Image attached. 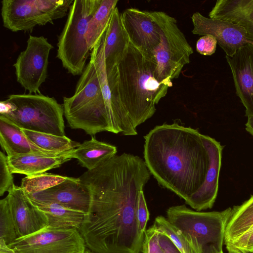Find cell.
I'll return each instance as SVG.
<instances>
[{"mask_svg":"<svg viewBox=\"0 0 253 253\" xmlns=\"http://www.w3.org/2000/svg\"><path fill=\"white\" fill-rule=\"evenodd\" d=\"M151 174L138 156L116 155L79 179L89 189L90 202L79 230L95 253H140L144 234L137 218L138 193Z\"/></svg>","mask_w":253,"mask_h":253,"instance_id":"obj_1","label":"cell"},{"mask_svg":"<svg viewBox=\"0 0 253 253\" xmlns=\"http://www.w3.org/2000/svg\"><path fill=\"white\" fill-rule=\"evenodd\" d=\"M202 135L175 121L156 126L144 137V161L150 173L185 203L201 188L209 166Z\"/></svg>","mask_w":253,"mask_h":253,"instance_id":"obj_2","label":"cell"},{"mask_svg":"<svg viewBox=\"0 0 253 253\" xmlns=\"http://www.w3.org/2000/svg\"><path fill=\"white\" fill-rule=\"evenodd\" d=\"M117 66L120 98L136 128L154 115L170 87L157 80L153 58L130 42Z\"/></svg>","mask_w":253,"mask_h":253,"instance_id":"obj_3","label":"cell"},{"mask_svg":"<svg viewBox=\"0 0 253 253\" xmlns=\"http://www.w3.org/2000/svg\"><path fill=\"white\" fill-rule=\"evenodd\" d=\"M62 105L64 116L71 128L82 129L92 136L102 131L110 132L99 75L91 54L74 94L64 97Z\"/></svg>","mask_w":253,"mask_h":253,"instance_id":"obj_4","label":"cell"},{"mask_svg":"<svg viewBox=\"0 0 253 253\" xmlns=\"http://www.w3.org/2000/svg\"><path fill=\"white\" fill-rule=\"evenodd\" d=\"M0 115L21 129L65 136L63 105L41 93L10 94L0 103Z\"/></svg>","mask_w":253,"mask_h":253,"instance_id":"obj_5","label":"cell"},{"mask_svg":"<svg viewBox=\"0 0 253 253\" xmlns=\"http://www.w3.org/2000/svg\"><path fill=\"white\" fill-rule=\"evenodd\" d=\"M231 212V208L202 212L182 205L169 207L167 218L181 232L196 253H223L225 229Z\"/></svg>","mask_w":253,"mask_h":253,"instance_id":"obj_6","label":"cell"},{"mask_svg":"<svg viewBox=\"0 0 253 253\" xmlns=\"http://www.w3.org/2000/svg\"><path fill=\"white\" fill-rule=\"evenodd\" d=\"M102 0H74L57 43V57L73 76L82 75L90 55L86 40L89 21Z\"/></svg>","mask_w":253,"mask_h":253,"instance_id":"obj_7","label":"cell"},{"mask_svg":"<svg viewBox=\"0 0 253 253\" xmlns=\"http://www.w3.org/2000/svg\"><path fill=\"white\" fill-rule=\"evenodd\" d=\"M149 13L161 31V42L152 56L156 64L155 75L159 81L171 87L172 80L177 79L183 67L190 63L193 49L174 17L163 11Z\"/></svg>","mask_w":253,"mask_h":253,"instance_id":"obj_8","label":"cell"},{"mask_svg":"<svg viewBox=\"0 0 253 253\" xmlns=\"http://www.w3.org/2000/svg\"><path fill=\"white\" fill-rule=\"evenodd\" d=\"M72 0H2L3 26L14 32L30 31L36 26L53 23L66 15Z\"/></svg>","mask_w":253,"mask_h":253,"instance_id":"obj_9","label":"cell"},{"mask_svg":"<svg viewBox=\"0 0 253 253\" xmlns=\"http://www.w3.org/2000/svg\"><path fill=\"white\" fill-rule=\"evenodd\" d=\"M90 54L94 57L99 75L101 95L108 119L110 132L120 133L126 136L136 135V128L133 126L120 98L117 65L106 69L101 41L93 48Z\"/></svg>","mask_w":253,"mask_h":253,"instance_id":"obj_10","label":"cell"},{"mask_svg":"<svg viewBox=\"0 0 253 253\" xmlns=\"http://www.w3.org/2000/svg\"><path fill=\"white\" fill-rule=\"evenodd\" d=\"M8 246L17 253H84L86 247L77 228L47 227L18 238Z\"/></svg>","mask_w":253,"mask_h":253,"instance_id":"obj_11","label":"cell"},{"mask_svg":"<svg viewBox=\"0 0 253 253\" xmlns=\"http://www.w3.org/2000/svg\"><path fill=\"white\" fill-rule=\"evenodd\" d=\"M53 48L43 36L30 35L26 48L13 65L17 82L29 93H41L40 88L47 77L49 55Z\"/></svg>","mask_w":253,"mask_h":253,"instance_id":"obj_12","label":"cell"},{"mask_svg":"<svg viewBox=\"0 0 253 253\" xmlns=\"http://www.w3.org/2000/svg\"><path fill=\"white\" fill-rule=\"evenodd\" d=\"M236 93L246 108V130L253 136V43L246 44L232 57L226 55Z\"/></svg>","mask_w":253,"mask_h":253,"instance_id":"obj_13","label":"cell"},{"mask_svg":"<svg viewBox=\"0 0 253 253\" xmlns=\"http://www.w3.org/2000/svg\"><path fill=\"white\" fill-rule=\"evenodd\" d=\"M191 19L193 25L192 33L213 36L229 57H232L243 46L252 43L244 28L230 21L208 18L199 12L193 13Z\"/></svg>","mask_w":253,"mask_h":253,"instance_id":"obj_14","label":"cell"},{"mask_svg":"<svg viewBox=\"0 0 253 253\" xmlns=\"http://www.w3.org/2000/svg\"><path fill=\"white\" fill-rule=\"evenodd\" d=\"M121 18L129 42L152 57L161 42V31L149 11L128 8L121 12Z\"/></svg>","mask_w":253,"mask_h":253,"instance_id":"obj_15","label":"cell"},{"mask_svg":"<svg viewBox=\"0 0 253 253\" xmlns=\"http://www.w3.org/2000/svg\"><path fill=\"white\" fill-rule=\"evenodd\" d=\"M26 195L31 200L57 204L85 213L90 206L89 190L79 178L68 177L64 181L49 189Z\"/></svg>","mask_w":253,"mask_h":253,"instance_id":"obj_16","label":"cell"},{"mask_svg":"<svg viewBox=\"0 0 253 253\" xmlns=\"http://www.w3.org/2000/svg\"><path fill=\"white\" fill-rule=\"evenodd\" d=\"M6 197L18 238L29 236L47 227L45 215L20 187L15 185Z\"/></svg>","mask_w":253,"mask_h":253,"instance_id":"obj_17","label":"cell"},{"mask_svg":"<svg viewBox=\"0 0 253 253\" xmlns=\"http://www.w3.org/2000/svg\"><path fill=\"white\" fill-rule=\"evenodd\" d=\"M202 138L209 155V168L201 188L186 203L198 211L211 209L215 201L224 147L219 142L209 136L203 134Z\"/></svg>","mask_w":253,"mask_h":253,"instance_id":"obj_18","label":"cell"},{"mask_svg":"<svg viewBox=\"0 0 253 253\" xmlns=\"http://www.w3.org/2000/svg\"><path fill=\"white\" fill-rule=\"evenodd\" d=\"M107 69L116 66L123 58L129 41L123 26L121 13L117 7L112 12L101 39Z\"/></svg>","mask_w":253,"mask_h":253,"instance_id":"obj_19","label":"cell"},{"mask_svg":"<svg viewBox=\"0 0 253 253\" xmlns=\"http://www.w3.org/2000/svg\"><path fill=\"white\" fill-rule=\"evenodd\" d=\"M72 150L56 155L26 154L7 157V163L12 173L31 176L60 167L73 159Z\"/></svg>","mask_w":253,"mask_h":253,"instance_id":"obj_20","label":"cell"},{"mask_svg":"<svg viewBox=\"0 0 253 253\" xmlns=\"http://www.w3.org/2000/svg\"><path fill=\"white\" fill-rule=\"evenodd\" d=\"M0 144L8 157L26 154L56 155L62 153L50 152L38 147L27 137L21 128L0 115Z\"/></svg>","mask_w":253,"mask_h":253,"instance_id":"obj_21","label":"cell"},{"mask_svg":"<svg viewBox=\"0 0 253 253\" xmlns=\"http://www.w3.org/2000/svg\"><path fill=\"white\" fill-rule=\"evenodd\" d=\"M209 16L243 27L253 43V0H218Z\"/></svg>","mask_w":253,"mask_h":253,"instance_id":"obj_22","label":"cell"},{"mask_svg":"<svg viewBox=\"0 0 253 253\" xmlns=\"http://www.w3.org/2000/svg\"><path fill=\"white\" fill-rule=\"evenodd\" d=\"M117 148L115 146L97 140L94 137L85 141L71 152L72 158L76 159L80 165L92 170L115 156Z\"/></svg>","mask_w":253,"mask_h":253,"instance_id":"obj_23","label":"cell"},{"mask_svg":"<svg viewBox=\"0 0 253 253\" xmlns=\"http://www.w3.org/2000/svg\"><path fill=\"white\" fill-rule=\"evenodd\" d=\"M30 200L45 215L48 222L47 228H75L80 230L84 221L86 214L84 212L55 203Z\"/></svg>","mask_w":253,"mask_h":253,"instance_id":"obj_24","label":"cell"},{"mask_svg":"<svg viewBox=\"0 0 253 253\" xmlns=\"http://www.w3.org/2000/svg\"><path fill=\"white\" fill-rule=\"evenodd\" d=\"M253 226V195L240 206L232 208L225 233L224 244L230 242Z\"/></svg>","mask_w":253,"mask_h":253,"instance_id":"obj_25","label":"cell"},{"mask_svg":"<svg viewBox=\"0 0 253 253\" xmlns=\"http://www.w3.org/2000/svg\"><path fill=\"white\" fill-rule=\"evenodd\" d=\"M118 0H102L97 10L89 21L86 40L90 51L101 41L108 26Z\"/></svg>","mask_w":253,"mask_h":253,"instance_id":"obj_26","label":"cell"},{"mask_svg":"<svg viewBox=\"0 0 253 253\" xmlns=\"http://www.w3.org/2000/svg\"><path fill=\"white\" fill-rule=\"evenodd\" d=\"M22 130L34 144L52 152L60 153L68 152L77 148L81 144L65 135L58 136L25 129H22Z\"/></svg>","mask_w":253,"mask_h":253,"instance_id":"obj_27","label":"cell"},{"mask_svg":"<svg viewBox=\"0 0 253 253\" xmlns=\"http://www.w3.org/2000/svg\"><path fill=\"white\" fill-rule=\"evenodd\" d=\"M68 177L49 173H42L22 178L20 187L26 194L40 192L64 181Z\"/></svg>","mask_w":253,"mask_h":253,"instance_id":"obj_28","label":"cell"},{"mask_svg":"<svg viewBox=\"0 0 253 253\" xmlns=\"http://www.w3.org/2000/svg\"><path fill=\"white\" fill-rule=\"evenodd\" d=\"M153 225L158 230L166 234L182 253H196L181 232L165 217L162 215L156 217Z\"/></svg>","mask_w":253,"mask_h":253,"instance_id":"obj_29","label":"cell"},{"mask_svg":"<svg viewBox=\"0 0 253 253\" xmlns=\"http://www.w3.org/2000/svg\"><path fill=\"white\" fill-rule=\"evenodd\" d=\"M17 238L16 228L6 196L0 201V239L4 240L8 245Z\"/></svg>","mask_w":253,"mask_h":253,"instance_id":"obj_30","label":"cell"},{"mask_svg":"<svg viewBox=\"0 0 253 253\" xmlns=\"http://www.w3.org/2000/svg\"><path fill=\"white\" fill-rule=\"evenodd\" d=\"M160 234V231L153 225L145 230L142 246V253H164Z\"/></svg>","mask_w":253,"mask_h":253,"instance_id":"obj_31","label":"cell"},{"mask_svg":"<svg viewBox=\"0 0 253 253\" xmlns=\"http://www.w3.org/2000/svg\"><path fill=\"white\" fill-rule=\"evenodd\" d=\"M224 244L229 253H253V228Z\"/></svg>","mask_w":253,"mask_h":253,"instance_id":"obj_32","label":"cell"},{"mask_svg":"<svg viewBox=\"0 0 253 253\" xmlns=\"http://www.w3.org/2000/svg\"><path fill=\"white\" fill-rule=\"evenodd\" d=\"M8 163L7 156L0 152V196L5 192L8 193L14 188L15 185L13 178Z\"/></svg>","mask_w":253,"mask_h":253,"instance_id":"obj_33","label":"cell"},{"mask_svg":"<svg viewBox=\"0 0 253 253\" xmlns=\"http://www.w3.org/2000/svg\"><path fill=\"white\" fill-rule=\"evenodd\" d=\"M136 214L140 232L144 234L149 219V212L143 190H141L138 193Z\"/></svg>","mask_w":253,"mask_h":253,"instance_id":"obj_34","label":"cell"},{"mask_svg":"<svg viewBox=\"0 0 253 253\" xmlns=\"http://www.w3.org/2000/svg\"><path fill=\"white\" fill-rule=\"evenodd\" d=\"M217 43V41L213 36L204 35L197 41L196 50L202 55H211L215 52Z\"/></svg>","mask_w":253,"mask_h":253,"instance_id":"obj_35","label":"cell"},{"mask_svg":"<svg viewBox=\"0 0 253 253\" xmlns=\"http://www.w3.org/2000/svg\"><path fill=\"white\" fill-rule=\"evenodd\" d=\"M159 231L164 253H182L166 234Z\"/></svg>","mask_w":253,"mask_h":253,"instance_id":"obj_36","label":"cell"},{"mask_svg":"<svg viewBox=\"0 0 253 253\" xmlns=\"http://www.w3.org/2000/svg\"><path fill=\"white\" fill-rule=\"evenodd\" d=\"M15 251L10 248L5 241L0 239V253H14Z\"/></svg>","mask_w":253,"mask_h":253,"instance_id":"obj_37","label":"cell"},{"mask_svg":"<svg viewBox=\"0 0 253 253\" xmlns=\"http://www.w3.org/2000/svg\"><path fill=\"white\" fill-rule=\"evenodd\" d=\"M84 253H94V252H93L92 251L91 252V251H90L89 250H85V251L84 252Z\"/></svg>","mask_w":253,"mask_h":253,"instance_id":"obj_38","label":"cell"},{"mask_svg":"<svg viewBox=\"0 0 253 253\" xmlns=\"http://www.w3.org/2000/svg\"><path fill=\"white\" fill-rule=\"evenodd\" d=\"M14 253H16V252H15Z\"/></svg>","mask_w":253,"mask_h":253,"instance_id":"obj_39","label":"cell"},{"mask_svg":"<svg viewBox=\"0 0 253 253\" xmlns=\"http://www.w3.org/2000/svg\"></svg>","mask_w":253,"mask_h":253,"instance_id":"obj_40","label":"cell"}]
</instances>
